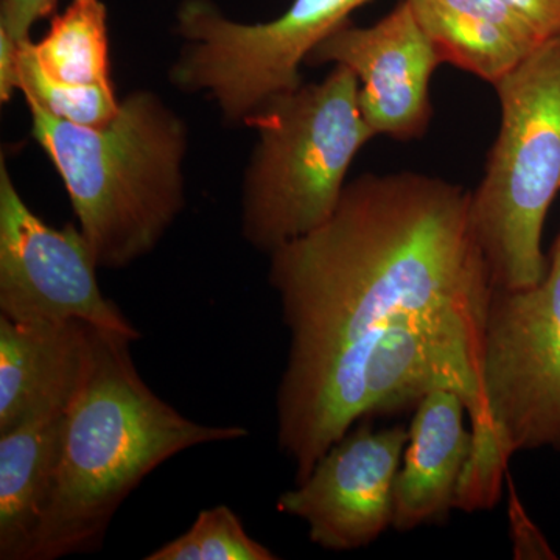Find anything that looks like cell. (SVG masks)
<instances>
[{
    "label": "cell",
    "mask_w": 560,
    "mask_h": 560,
    "mask_svg": "<svg viewBox=\"0 0 560 560\" xmlns=\"http://www.w3.org/2000/svg\"><path fill=\"white\" fill-rule=\"evenodd\" d=\"M466 401L438 389L416 405L393 495V525L407 533L444 522L456 499L471 447Z\"/></svg>",
    "instance_id": "obj_12"
},
{
    "label": "cell",
    "mask_w": 560,
    "mask_h": 560,
    "mask_svg": "<svg viewBox=\"0 0 560 560\" xmlns=\"http://www.w3.org/2000/svg\"><path fill=\"white\" fill-rule=\"evenodd\" d=\"M18 46V90L57 119L79 127L101 128L119 113L113 84H73L55 80L40 70L28 43Z\"/></svg>",
    "instance_id": "obj_17"
},
{
    "label": "cell",
    "mask_w": 560,
    "mask_h": 560,
    "mask_svg": "<svg viewBox=\"0 0 560 560\" xmlns=\"http://www.w3.org/2000/svg\"><path fill=\"white\" fill-rule=\"evenodd\" d=\"M270 548L246 533L238 515L226 504L201 511L186 533L167 541L145 560H275Z\"/></svg>",
    "instance_id": "obj_18"
},
{
    "label": "cell",
    "mask_w": 560,
    "mask_h": 560,
    "mask_svg": "<svg viewBox=\"0 0 560 560\" xmlns=\"http://www.w3.org/2000/svg\"><path fill=\"white\" fill-rule=\"evenodd\" d=\"M371 0H293L280 16L246 24L212 0H183L176 32L186 40L171 70L180 91L206 92L228 121L246 124L265 103L302 84L308 55Z\"/></svg>",
    "instance_id": "obj_7"
},
{
    "label": "cell",
    "mask_w": 560,
    "mask_h": 560,
    "mask_svg": "<svg viewBox=\"0 0 560 560\" xmlns=\"http://www.w3.org/2000/svg\"><path fill=\"white\" fill-rule=\"evenodd\" d=\"M32 136L60 173L98 268L121 270L156 248L186 206L189 131L160 95L135 91L101 128L50 116L36 103Z\"/></svg>",
    "instance_id": "obj_4"
},
{
    "label": "cell",
    "mask_w": 560,
    "mask_h": 560,
    "mask_svg": "<svg viewBox=\"0 0 560 560\" xmlns=\"http://www.w3.org/2000/svg\"><path fill=\"white\" fill-rule=\"evenodd\" d=\"M442 65L495 84L541 40L499 0H408Z\"/></svg>",
    "instance_id": "obj_14"
},
{
    "label": "cell",
    "mask_w": 560,
    "mask_h": 560,
    "mask_svg": "<svg viewBox=\"0 0 560 560\" xmlns=\"http://www.w3.org/2000/svg\"><path fill=\"white\" fill-rule=\"evenodd\" d=\"M486 418L503 458L560 453V235L547 275L523 290H493L481 352Z\"/></svg>",
    "instance_id": "obj_8"
},
{
    "label": "cell",
    "mask_w": 560,
    "mask_h": 560,
    "mask_svg": "<svg viewBox=\"0 0 560 560\" xmlns=\"http://www.w3.org/2000/svg\"><path fill=\"white\" fill-rule=\"evenodd\" d=\"M485 324L456 313L408 316L318 360L287 364L276 410L279 447L296 467L294 480H305L357 420L416 407L433 390H456L466 401L470 429H486Z\"/></svg>",
    "instance_id": "obj_3"
},
{
    "label": "cell",
    "mask_w": 560,
    "mask_h": 560,
    "mask_svg": "<svg viewBox=\"0 0 560 560\" xmlns=\"http://www.w3.org/2000/svg\"><path fill=\"white\" fill-rule=\"evenodd\" d=\"M132 342L84 324L60 459L25 560L101 550L116 512L161 464L197 445L248 436L245 427L195 422L156 396L136 370Z\"/></svg>",
    "instance_id": "obj_2"
},
{
    "label": "cell",
    "mask_w": 560,
    "mask_h": 560,
    "mask_svg": "<svg viewBox=\"0 0 560 560\" xmlns=\"http://www.w3.org/2000/svg\"><path fill=\"white\" fill-rule=\"evenodd\" d=\"M245 125L259 140L243 178L242 235L271 254L329 219L350 165L375 136L361 113L359 81L345 66L271 98Z\"/></svg>",
    "instance_id": "obj_5"
},
{
    "label": "cell",
    "mask_w": 560,
    "mask_h": 560,
    "mask_svg": "<svg viewBox=\"0 0 560 560\" xmlns=\"http://www.w3.org/2000/svg\"><path fill=\"white\" fill-rule=\"evenodd\" d=\"M408 429L349 431L315 464L305 480L278 500V511L300 518L320 548L357 550L393 525L394 482Z\"/></svg>",
    "instance_id": "obj_10"
},
{
    "label": "cell",
    "mask_w": 560,
    "mask_h": 560,
    "mask_svg": "<svg viewBox=\"0 0 560 560\" xmlns=\"http://www.w3.org/2000/svg\"><path fill=\"white\" fill-rule=\"evenodd\" d=\"M58 0H0V31L14 43L31 39L33 25L54 16Z\"/></svg>",
    "instance_id": "obj_19"
},
{
    "label": "cell",
    "mask_w": 560,
    "mask_h": 560,
    "mask_svg": "<svg viewBox=\"0 0 560 560\" xmlns=\"http://www.w3.org/2000/svg\"><path fill=\"white\" fill-rule=\"evenodd\" d=\"M305 65L345 66L353 73L361 113L375 138L410 142L429 131L430 84L442 62L408 0L366 27L346 22Z\"/></svg>",
    "instance_id": "obj_11"
},
{
    "label": "cell",
    "mask_w": 560,
    "mask_h": 560,
    "mask_svg": "<svg viewBox=\"0 0 560 560\" xmlns=\"http://www.w3.org/2000/svg\"><path fill=\"white\" fill-rule=\"evenodd\" d=\"M470 201V190L418 172L346 184L329 219L268 254L290 334L287 364L408 316L456 313L485 324L493 285Z\"/></svg>",
    "instance_id": "obj_1"
},
{
    "label": "cell",
    "mask_w": 560,
    "mask_h": 560,
    "mask_svg": "<svg viewBox=\"0 0 560 560\" xmlns=\"http://www.w3.org/2000/svg\"><path fill=\"white\" fill-rule=\"evenodd\" d=\"M547 43L560 36V0H499Z\"/></svg>",
    "instance_id": "obj_20"
},
{
    "label": "cell",
    "mask_w": 560,
    "mask_h": 560,
    "mask_svg": "<svg viewBox=\"0 0 560 560\" xmlns=\"http://www.w3.org/2000/svg\"><path fill=\"white\" fill-rule=\"evenodd\" d=\"M66 407L33 412L0 433V559L25 560L60 459Z\"/></svg>",
    "instance_id": "obj_15"
},
{
    "label": "cell",
    "mask_w": 560,
    "mask_h": 560,
    "mask_svg": "<svg viewBox=\"0 0 560 560\" xmlns=\"http://www.w3.org/2000/svg\"><path fill=\"white\" fill-rule=\"evenodd\" d=\"M84 324L18 323L0 316V433L33 412L68 405Z\"/></svg>",
    "instance_id": "obj_13"
},
{
    "label": "cell",
    "mask_w": 560,
    "mask_h": 560,
    "mask_svg": "<svg viewBox=\"0 0 560 560\" xmlns=\"http://www.w3.org/2000/svg\"><path fill=\"white\" fill-rule=\"evenodd\" d=\"M493 90L500 130L471 191V223L493 290H523L547 275L541 234L560 191V36L541 44Z\"/></svg>",
    "instance_id": "obj_6"
},
{
    "label": "cell",
    "mask_w": 560,
    "mask_h": 560,
    "mask_svg": "<svg viewBox=\"0 0 560 560\" xmlns=\"http://www.w3.org/2000/svg\"><path fill=\"white\" fill-rule=\"evenodd\" d=\"M40 70L73 84H113L109 73L108 10L103 0H70L51 16L46 35L28 43Z\"/></svg>",
    "instance_id": "obj_16"
},
{
    "label": "cell",
    "mask_w": 560,
    "mask_h": 560,
    "mask_svg": "<svg viewBox=\"0 0 560 560\" xmlns=\"http://www.w3.org/2000/svg\"><path fill=\"white\" fill-rule=\"evenodd\" d=\"M98 264L72 223L50 226L14 186L0 164V316L18 323H80L142 335L116 302L103 294Z\"/></svg>",
    "instance_id": "obj_9"
},
{
    "label": "cell",
    "mask_w": 560,
    "mask_h": 560,
    "mask_svg": "<svg viewBox=\"0 0 560 560\" xmlns=\"http://www.w3.org/2000/svg\"><path fill=\"white\" fill-rule=\"evenodd\" d=\"M18 90V44L0 31V101L9 103Z\"/></svg>",
    "instance_id": "obj_21"
}]
</instances>
